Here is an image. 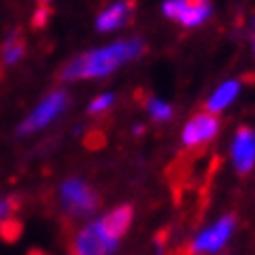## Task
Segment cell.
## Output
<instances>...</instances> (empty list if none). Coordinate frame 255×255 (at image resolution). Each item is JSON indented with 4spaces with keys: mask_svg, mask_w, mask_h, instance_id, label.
<instances>
[{
    "mask_svg": "<svg viewBox=\"0 0 255 255\" xmlns=\"http://www.w3.org/2000/svg\"><path fill=\"white\" fill-rule=\"evenodd\" d=\"M242 91V82L236 80V78H227L223 80L221 85H216V89L208 95L206 100V111L214 113V115H221L225 113L229 106L238 100V95Z\"/></svg>",
    "mask_w": 255,
    "mask_h": 255,
    "instance_id": "obj_10",
    "label": "cell"
},
{
    "mask_svg": "<svg viewBox=\"0 0 255 255\" xmlns=\"http://www.w3.org/2000/svg\"><path fill=\"white\" fill-rule=\"evenodd\" d=\"M59 206L69 219H93L100 208V195L82 177H67L59 186Z\"/></svg>",
    "mask_w": 255,
    "mask_h": 255,
    "instance_id": "obj_3",
    "label": "cell"
},
{
    "mask_svg": "<svg viewBox=\"0 0 255 255\" xmlns=\"http://www.w3.org/2000/svg\"><path fill=\"white\" fill-rule=\"evenodd\" d=\"M20 234H22V223L20 219H13V214L0 223V238L4 242H13L15 238H20Z\"/></svg>",
    "mask_w": 255,
    "mask_h": 255,
    "instance_id": "obj_14",
    "label": "cell"
},
{
    "mask_svg": "<svg viewBox=\"0 0 255 255\" xmlns=\"http://www.w3.org/2000/svg\"><path fill=\"white\" fill-rule=\"evenodd\" d=\"M134 208L130 203L111 208L102 216H93L82 225L74 236L72 253L74 255H115L119 245L132 227Z\"/></svg>",
    "mask_w": 255,
    "mask_h": 255,
    "instance_id": "obj_2",
    "label": "cell"
},
{
    "mask_svg": "<svg viewBox=\"0 0 255 255\" xmlns=\"http://www.w3.org/2000/svg\"><path fill=\"white\" fill-rule=\"evenodd\" d=\"M117 104V95H115L113 91H102L98 93L95 98L89 102L87 106V115L89 117H98V115H106L111 108Z\"/></svg>",
    "mask_w": 255,
    "mask_h": 255,
    "instance_id": "obj_13",
    "label": "cell"
},
{
    "mask_svg": "<svg viewBox=\"0 0 255 255\" xmlns=\"http://www.w3.org/2000/svg\"><path fill=\"white\" fill-rule=\"evenodd\" d=\"M132 132H134V134H143V132H145V128H143L141 124H138V126L132 128Z\"/></svg>",
    "mask_w": 255,
    "mask_h": 255,
    "instance_id": "obj_18",
    "label": "cell"
},
{
    "mask_svg": "<svg viewBox=\"0 0 255 255\" xmlns=\"http://www.w3.org/2000/svg\"><path fill=\"white\" fill-rule=\"evenodd\" d=\"M216 255H227V253H223V251H221V253H216Z\"/></svg>",
    "mask_w": 255,
    "mask_h": 255,
    "instance_id": "obj_20",
    "label": "cell"
},
{
    "mask_svg": "<svg viewBox=\"0 0 255 255\" xmlns=\"http://www.w3.org/2000/svg\"><path fill=\"white\" fill-rule=\"evenodd\" d=\"M24 54H26V46L17 35H9L0 46V61H2L4 67L17 65L24 59Z\"/></svg>",
    "mask_w": 255,
    "mask_h": 255,
    "instance_id": "obj_11",
    "label": "cell"
},
{
    "mask_svg": "<svg viewBox=\"0 0 255 255\" xmlns=\"http://www.w3.org/2000/svg\"><path fill=\"white\" fill-rule=\"evenodd\" d=\"M132 13H134V7H132L130 0H115V2H111L98 13V17H95V30L102 35L117 33V30L128 26Z\"/></svg>",
    "mask_w": 255,
    "mask_h": 255,
    "instance_id": "obj_9",
    "label": "cell"
},
{
    "mask_svg": "<svg viewBox=\"0 0 255 255\" xmlns=\"http://www.w3.org/2000/svg\"><path fill=\"white\" fill-rule=\"evenodd\" d=\"M145 111H147L149 119L156 121V124H167V121H171L175 115L173 104L164 98H158V95L147 98V102H145Z\"/></svg>",
    "mask_w": 255,
    "mask_h": 255,
    "instance_id": "obj_12",
    "label": "cell"
},
{
    "mask_svg": "<svg viewBox=\"0 0 255 255\" xmlns=\"http://www.w3.org/2000/svg\"><path fill=\"white\" fill-rule=\"evenodd\" d=\"M229 162L236 173L247 175L255 169V130L242 126L234 132L229 143Z\"/></svg>",
    "mask_w": 255,
    "mask_h": 255,
    "instance_id": "obj_8",
    "label": "cell"
},
{
    "mask_svg": "<svg viewBox=\"0 0 255 255\" xmlns=\"http://www.w3.org/2000/svg\"><path fill=\"white\" fill-rule=\"evenodd\" d=\"M160 11L167 20L180 24L182 28H199L212 17V2L210 0H164Z\"/></svg>",
    "mask_w": 255,
    "mask_h": 255,
    "instance_id": "obj_6",
    "label": "cell"
},
{
    "mask_svg": "<svg viewBox=\"0 0 255 255\" xmlns=\"http://www.w3.org/2000/svg\"><path fill=\"white\" fill-rule=\"evenodd\" d=\"M145 52V41L141 37H126L115 39L104 46L91 48L65 63L61 78L65 82H80V80H104L128 63L136 61Z\"/></svg>",
    "mask_w": 255,
    "mask_h": 255,
    "instance_id": "obj_1",
    "label": "cell"
},
{
    "mask_svg": "<svg viewBox=\"0 0 255 255\" xmlns=\"http://www.w3.org/2000/svg\"><path fill=\"white\" fill-rule=\"evenodd\" d=\"M219 134H221L219 115H214L210 111H201V113L193 115V117L184 124L182 132H180V141L186 149H197V147H201V145L212 143Z\"/></svg>",
    "mask_w": 255,
    "mask_h": 255,
    "instance_id": "obj_7",
    "label": "cell"
},
{
    "mask_svg": "<svg viewBox=\"0 0 255 255\" xmlns=\"http://www.w3.org/2000/svg\"><path fill=\"white\" fill-rule=\"evenodd\" d=\"M247 35H249V43H251V50L255 52V22L249 24V30H247Z\"/></svg>",
    "mask_w": 255,
    "mask_h": 255,
    "instance_id": "obj_16",
    "label": "cell"
},
{
    "mask_svg": "<svg viewBox=\"0 0 255 255\" xmlns=\"http://www.w3.org/2000/svg\"><path fill=\"white\" fill-rule=\"evenodd\" d=\"M236 216L223 214L212 221L208 227L199 229L190 240V255H216L229 245V240L236 234Z\"/></svg>",
    "mask_w": 255,
    "mask_h": 255,
    "instance_id": "obj_5",
    "label": "cell"
},
{
    "mask_svg": "<svg viewBox=\"0 0 255 255\" xmlns=\"http://www.w3.org/2000/svg\"><path fill=\"white\" fill-rule=\"evenodd\" d=\"M67 106H69V93L61 87L52 89V91L43 95V98L39 100V104H37L33 111L20 121V126H17V134L20 136L39 134V132L50 128L63 113L67 111Z\"/></svg>",
    "mask_w": 255,
    "mask_h": 255,
    "instance_id": "obj_4",
    "label": "cell"
},
{
    "mask_svg": "<svg viewBox=\"0 0 255 255\" xmlns=\"http://www.w3.org/2000/svg\"><path fill=\"white\" fill-rule=\"evenodd\" d=\"M39 2H50V0H39Z\"/></svg>",
    "mask_w": 255,
    "mask_h": 255,
    "instance_id": "obj_19",
    "label": "cell"
},
{
    "mask_svg": "<svg viewBox=\"0 0 255 255\" xmlns=\"http://www.w3.org/2000/svg\"><path fill=\"white\" fill-rule=\"evenodd\" d=\"M154 245H156L154 255H164V240H162V238H158V240L154 242Z\"/></svg>",
    "mask_w": 255,
    "mask_h": 255,
    "instance_id": "obj_17",
    "label": "cell"
},
{
    "mask_svg": "<svg viewBox=\"0 0 255 255\" xmlns=\"http://www.w3.org/2000/svg\"><path fill=\"white\" fill-rule=\"evenodd\" d=\"M15 199L13 197H0V223H2L7 216L13 214V210H15Z\"/></svg>",
    "mask_w": 255,
    "mask_h": 255,
    "instance_id": "obj_15",
    "label": "cell"
}]
</instances>
